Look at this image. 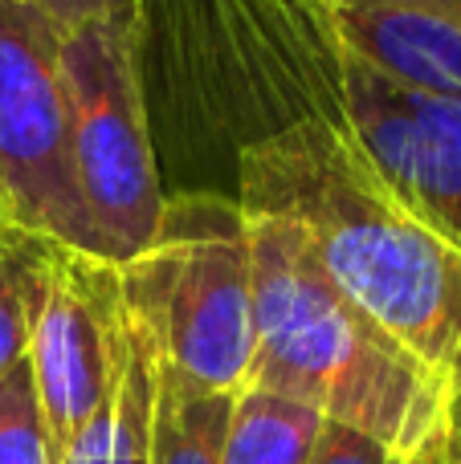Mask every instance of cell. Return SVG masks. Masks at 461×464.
Masks as SVG:
<instances>
[{
    "label": "cell",
    "mask_w": 461,
    "mask_h": 464,
    "mask_svg": "<svg viewBox=\"0 0 461 464\" xmlns=\"http://www.w3.org/2000/svg\"><path fill=\"white\" fill-rule=\"evenodd\" d=\"M127 314L160 359L201 387L241 395L253 362L250 217L233 192H168L152 245L119 265Z\"/></svg>",
    "instance_id": "277c9868"
},
{
    "label": "cell",
    "mask_w": 461,
    "mask_h": 464,
    "mask_svg": "<svg viewBox=\"0 0 461 464\" xmlns=\"http://www.w3.org/2000/svg\"><path fill=\"white\" fill-rule=\"evenodd\" d=\"M0 464H54L29 362L0 375Z\"/></svg>",
    "instance_id": "4fadbf2b"
},
{
    "label": "cell",
    "mask_w": 461,
    "mask_h": 464,
    "mask_svg": "<svg viewBox=\"0 0 461 464\" xmlns=\"http://www.w3.org/2000/svg\"><path fill=\"white\" fill-rule=\"evenodd\" d=\"M457 464H461V452H457Z\"/></svg>",
    "instance_id": "44dd1931"
},
{
    "label": "cell",
    "mask_w": 461,
    "mask_h": 464,
    "mask_svg": "<svg viewBox=\"0 0 461 464\" xmlns=\"http://www.w3.org/2000/svg\"><path fill=\"white\" fill-rule=\"evenodd\" d=\"M339 41L405 90L461 102V24L380 5H327Z\"/></svg>",
    "instance_id": "9c48e42d"
},
{
    "label": "cell",
    "mask_w": 461,
    "mask_h": 464,
    "mask_svg": "<svg viewBox=\"0 0 461 464\" xmlns=\"http://www.w3.org/2000/svg\"><path fill=\"white\" fill-rule=\"evenodd\" d=\"M343 135L425 225L461 248V102L397 86L343 45Z\"/></svg>",
    "instance_id": "ba28073f"
},
{
    "label": "cell",
    "mask_w": 461,
    "mask_h": 464,
    "mask_svg": "<svg viewBox=\"0 0 461 464\" xmlns=\"http://www.w3.org/2000/svg\"><path fill=\"white\" fill-rule=\"evenodd\" d=\"M323 416L282 395L245 387L233 403L221 464H307Z\"/></svg>",
    "instance_id": "7c38bea8"
},
{
    "label": "cell",
    "mask_w": 461,
    "mask_h": 464,
    "mask_svg": "<svg viewBox=\"0 0 461 464\" xmlns=\"http://www.w3.org/2000/svg\"><path fill=\"white\" fill-rule=\"evenodd\" d=\"M327 5H380V8H405V13L441 16L449 24H461V0H327Z\"/></svg>",
    "instance_id": "e0dca14e"
},
{
    "label": "cell",
    "mask_w": 461,
    "mask_h": 464,
    "mask_svg": "<svg viewBox=\"0 0 461 464\" xmlns=\"http://www.w3.org/2000/svg\"><path fill=\"white\" fill-rule=\"evenodd\" d=\"M449 432H454V449L461 452V392L454 395V411H449Z\"/></svg>",
    "instance_id": "d6986e66"
},
{
    "label": "cell",
    "mask_w": 461,
    "mask_h": 464,
    "mask_svg": "<svg viewBox=\"0 0 461 464\" xmlns=\"http://www.w3.org/2000/svg\"><path fill=\"white\" fill-rule=\"evenodd\" d=\"M245 212L302 228L327 277L449 392H461V248L429 228L323 119L237 155Z\"/></svg>",
    "instance_id": "7a4b0ae2"
},
{
    "label": "cell",
    "mask_w": 461,
    "mask_h": 464,
    "mask_svg": "<svg viewBox=\"0 0 461 464\" xmlns=\"http://www.w3.org/2000/svg\"><path fill=\"white\" fill-rule=\"evenodd\" d=\"M5 228H13V220H8V208H5V200H0V232Z\"/></svg>",
    "instance_id": "ffe728a7"
},
{
    "label": "cell",
    "mask_w": 461,
    "mask_h": 464,
    "mask_svg": "<svg viewBox=\"0 0 461 464\" xmlns=\"http://www.w3.org/2000/svg\"><path fill=\"white\" fill-rule=\"evenodd\" d=\"M237 395L212 392L160 359V395L152 424V464H221Z\"/></svg>",
    "instance_id": "8fae6325"
},
{
    "label": "cell",
    "mask_w": 461,
    "mask_h": 464,
    "mask_svg": "<svg viewBox=\"0 0 461 464\" xmlns=\"http://www.w3.org/2000/svg\"><path fill=\"white\" fill-rule=\"evenodd\" d=\"M405 464H457V449H454V440H449V444H441V449L425 452V457H417V460H405Z\"/></svg>",
    "instance_id": "ac0fdd59"
},
{
    "label": "cell",
    "mask_w": 461,
    "mask_h": 464,
    "mask_svg": "<svg viewBox=\"0 0 461 464\" xmlns=\"http://www.w3.org/2000/svg\"><path fill=\"white\" fill-rule=\"evenodd\" d=\"M29 8H37L49 24H57L62 33L70 29H86V24H98L106 16L131 13L135 0H25Z\"/></svg>",
    "instance_id": "2e32d148"
},
{
    "label": "cell",
    "mask_w": 461,
    "mask_h": 464,
    "mask_svg": "<svg viewBox=\"0 0 461 464\" xmlns=\"http://www.w3.org/2000/svg\"><path fill=\"white\" fill-rule=\"evenodd\" d=\"M0 245L21 289L29 334L25 362L57 460L74 432L94 416L119 371L127 338L119 265L25 228H5Z\"/></svg>",
    "instance_id": "8992f818"
},
{
    "label": "cell",
    "mask_w": 461,
    "mask_h": 464,
    "mask_svg": "<svg viewBox=\"0 0 461 464\" xmlns=\"http://www.w3.org/2000/svg\"><path fill=\"white\" fill-rule=\"evenodd\" d=\"M0 200L13 228L98 253L74 179L62 29L25 0H0Z\"/></svg>",
    "instance_id": "52a82bcc"
},
{
    "label": "cell",
    "mask_w": 461,
    "mask_h": 464,
    "mask_svg": "<svg viewBox=\"0 0 461 464\" xmlns=\"http://www.w3.org/2000/svg\"><path fill=\"white\" fill-rule=\"evenodd\" d=\"M62 82L70 102L74 179L98 253L127 265L152 245L168 200L139 73L135 8L62 33Z\"/></svg>",
    "instance_id": "5b68a950"
},
{
    "label": "cell",
    "mask_w": 461,
    "mask_h": 464,
    "mask_svg": "<svg viewBox=\"0 0 461 464\" xmlns=\"http://www.w3.org/2000/svg\"><path fill=\"white\" fill-rule=\"evenodd\" d=\"M245 217L253 248V362L245 387L302 403L397 460L454 440V392L327 277L302 228L270 212Z\"/></svg>",
    "instance_id": "3957f363"
},
{
    "label": "cell",
    "mask_w": 461,
    "mask_h": 464,
    "mask_svg": "<svg viewBox=\"0 0 461 464\" xmlns=\"http://www.w3.org/2000/svg\"><path fill=\"white\" fill-rule=\"evenodd\" d=\"M155 155L233 176L237 155L299 122L343 130V41L327 0H135Z\"/></svg>",
    "instance_id": "6da1fadb"
},
{
    "label": "cell",
    "mask_w": 461,
    "mask_h": 464,
    "mask_svg": "<svg viewBox=\"0 0 461 464\" xmlns=\"http://www.w3.org/2000/svg\"><path fill=\"white\" fill-rule=\"evenodd\" d=\"M307 464H405V460H397L388 449H380V444L368 440V436L323 420V432H319Z\"/></svg>",
    "instance_id": "9a60e30c"
},
{
    "label": "cell",
    "mask_w": 461,
    "mask_h": 464,
    "mask_svg": "<svg viewBox=\"0 0 461 464\" xmlns=\"http://www.w3.org/2000/svg\"><path fill=\"white\" fill-rule=\"evenodd\" d=\"M160 395V351L127 314L123 359L94 416L74 432L54 464H152V424Z\"/></svg>",
    "instance_id": "30bf717a"
},
{
    "label": "cell",
    "mask_w": 461,
    "mask_h": 464,
    "mask_svg": "<svg viewBox=\"0 0 461 464\" xmlns=\"http://www.w3.org/2000/svg\"><path fill=\"white\" fill-rule=\"evenodd\" d=\"M25 351H29V334H25L21 289H16V273L8 265L5 245H0V375L21 367Z\"/></svg>",
    "instance_id": "5bb4252c"
}]
</instances>
